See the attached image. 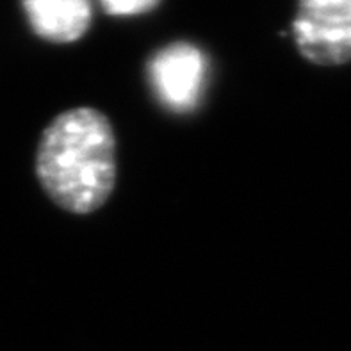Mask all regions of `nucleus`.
<instances>
[{"instance_id": "obj_1", "label": "nucleus", "mask_w": 351, "mask_h": 351, "mask_svg": "<svg viewBox=\"0 0 351 351\" xmlns=\"http://www.w3.org/2000/svg\"><path fill=\"white\" fill-rule=\"evenodd\" d=\"M34 169L45 195L59 209L77 216L102 209L118 180L111 120L89 106L59 112L41 132Z\"/></svg>"}, {"instance_id": "obj_2", "label": "nucleus", "mask_w": 351, "mask_h": 351, "mask_svg": "<svg viewBox=\"0 0 351 351\" xmlns=\"http://www.w3.org/2000/svg\"><path fill=\"white\" fill-rule=\"evenodd\" d=\"M291 27L300 56L311 64L351 61V0H298Z\"/></svg>"}, {"instance_id": "obj_3", "label": "nucleus", "mask_w": 351, "mask_h": 351, "mask_svg": "<svg viewBox=\"0 0 351 351\" xmlns=\"http://www.w3.org/2000/svg\"><path fill=\"white\" fill-rule=\"evenodd\" d=\"M209 77V61L189 41H175L157 50L148 61V80L166 109L184 114L200 104Z\"/></svg>"}, {"instance_id": "obj_4", "label": "nucleus", "mask_w": 351, "mask_h": 351, "mask_svg": "<svg viewBox=\"0 0 351 351\" xmlns=\"http://www.w3.org/2000/svg\"><path fill=\"white\" fill-rule=\"evenodd\" d=\"M22 8L32 32L49 43L79 41L93 22L91 0H22Z\"/></svg>"}, {"instance_id": "obj_5", "label": "nucleus", "mask_w": 351, "mask_h": 351, "mask_svg": "<svg viewBox=\"0 0 351 351\" xmlns=\"http://www.w3.org/2000/svg\"><path fill=\"white\" fill-rule=\"evenodd\" d=\"M104 13L111 16H139L159 5L160 0H98Z\"/></svg>"}]
</instances>
